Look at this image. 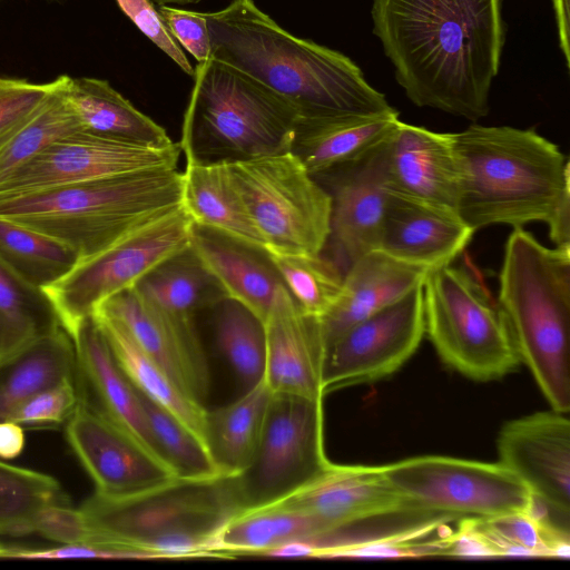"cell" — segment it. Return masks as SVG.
Returning <instances> with one entry per match:
<instances>
[{"mask_svg":"<svg viewBox=\"0 0 570 570\" xmlns=\"http://www.w3.org/2000/svg\"><path fill=\"white\" fill-rule=\"evenodd\" d=\"M212 58L272 89L299 116L368 115L393 110L345 55L284 30L253 0L204 13Z\"/></svg>","mask_w":570,"mask_h":570,"instance_id":"2","label":"cell"},{"mask_svg":"<svg viewBox=\"0 0 570 570\" xmlns=\"http://www.w3.org/2000/svg\"><path fill=\"white\" fill-rule=\"evenodd\" d=\"M276 503L312 514L324 523L326 532L383 518L420 513L411 509L387 482L383 465L332 463L321 475Z\"/></svg>","mask_w":570,"mask_h":570,"instance_id":"19","label":"cell"},{"mask_svg":"<svg viewBox=\"0 0 570 570\" xmlns=\"http://www.w3.org/2000/svg\"><path fill=\"white\" fill-rule=\"evenodd\" d=\"M271 399L263 380L230 404L206 409L205 443L219 474L236 476L249 465Z\"/></svg>","mask_w":570,"mask_h":570,"instance_id":"31","label":"cell"},{"mask_svg":"<svg viewBox=\"0 0 570 570\" xmlns=\"http://www.w3.org/2000/svg\"><path fill=\"white\" fill-rule=\"evenodd\" d=\"M65 94L85 132L158 147L174 142L163 127L135 108L106 80L67 76Z\"/></svg>","mask_w":570,"mask_h":570,"instance_id":"28","label":"cell"},{"mask_svg":"<svg viewBox=\"0 0 570 570\" xmlns=\"http://www.w3.org/2000/svg\"><path fill=\"white\" fill-rule=\"evenodd\" d=\"M264 326V380L271 392L324 397L322 364L325 341L320 317L306 313L285 285H281L275 292Z\"/></svg>","mask_w":570,"mask_h":570,"instance_id":"20","label":"cell"},{"mask_svg":"<svg viewBox=\"0 0 570 570\" xmlns=\"http://www.w3.org/2000/svg\"><path fill=\"white\" fill-rule=\"evenodd\" d=\"M399 112L298 116L289 151L313 176H321L370 154L385 141Z\"/></svg>","mask_w":570,"mask_h":570,"instance_id":"24","label":"cell"},{"mask_svg":"<svg viewBox=\"0 0 570 570\" xmlns=\"http://www.w3.org/2000/svg\"><path fill=\"white\" fill-rule=\"evenodd\" d=\"M85 383L81 374L52 385L21 404L10 420L22 426L52 428L67 423L73 413Z\"/></svg>","mask_w":570,"mask_h":570,"instance_id":"42","label":"cell"},{"mask_svg":"<svg viewBox=\"0 0 570 570\" xmlns=\"http://www.w3.org/2000/svg\"><path fill=\"white\" fill-rule=\"evenodd\" d=\"M497 305L521 363L551 410H570V246L542 245L522 227L510 234Z\"/></svg>","mask_w":570,"mask_h":570,"instance_id":"4","label":"cell"},{"mask_svg":"<svg viewBox=\"0 0 570 570\" xmlns=\"http://www.w3.org/2000/svg\"><path fill=\"white\" fill-rule=\"evenodd\" d=\"M92 541L140 553L144 559L218 557L223 527L244 511L235 476L175 479L145 493H99L79 508Z\"/></svg>","mask_w":570,"mask_h":570,"instance_id":"5","label":"cell"},{"mask_svg":"<svg viewBox=\"0 0 570 570\" xmlns=\"http://www.w3.org/2000/svg\"><path fill=\"white\" fill-rule=\"evenodd\" d=\"M183 173L160 168L0 202V218L47 235L80 259L181 206Z\"/></svg>","mask_w":570,"mask_h":570,"instance_id":"6","label":"cell"},{"mask_svg":"<svg viewBox=\"0 0 570 570\" xmlns=\"http://www.w3.org/2000/svg\"><path fill=\"white\" fill-rule=\"evenodd\" d=\"M56 79L32 83L0 77V137L30 115L55 89Z\"/></svg>","mask_w":570,"mask_h":570,"instance_id":"44","label":"cell"},{"mask_svg":"<svg viewBox=\"0 0 570 570\" xmlns=\"http://www.w3.org/2000/svg\"><path fill=\"white\" fill-rule=\"evenodd\" d=\"M385 141L361 159L317 176L326 178L330 185L325 188L332 199L328 240L347 266L379 246L392 194Z\"/></svg>","mask_w":570,"mask_h":570,"instance_id":"18","label":"cell"},{"mask_svg":"<svg viewBox=\"0 0 570 570\" xmlns=\"http://www.w3.org/2000/svg\"><path fill=\"white\" fill-rule=\"evenodd\" d=\"M116 2L121 11L156 47L166 53L184 72L194 77V68L150 0H116Z\"/></svg>","mask_w":570,"mask_h":570,"instance_id":"43","label":"cell"},{"mask_svg":"<svg viewBox=\"0 0 570 570\" xmlns=\"http://www.w3.org/2000/svg\"><path fill=\"white\" fill-rule=\"evenodd\" d=\"M326 527L312 514L273 503L244 510L220 530L218 550L222 558L261 556L287 541L325 533Z\"/></svg>","mask_w":570,"mask_h":570,"instance_id":"33","label":"cell"},{"mask_svg":"<svg viewBox=\"0 0 570 570\" xmlns=\"http://www.w3.org/2000/svg\"><path fill=\"white\" fill-rule=\"evenodd\" d=\"M190 247L232 298L265 321L284 285L268 253L208 227L193 224Z\"/></svg>","mask_w":570,"mask_h":570,"instance_id":"25","label":"cell"},{"mask_svg":"<svg viewBox=\"0 0 570 570\" xmlns=\"http://www.w3.org/2000/svg\"><path fill=\"white\" fill-rule=\"evenodd\" d=\"M181 204L194 224L265 249L226 163L187 161Z\"/></svg>","mask_w":570,"mask_h":570,"instance_id":"29","label":"cell"},{"mask_svg":"<svg viewBox=\"0 0 570 570\" xmlns=\"http://www.w3.org/2000/svg\"><path fill=\"white\" fill-rule=\"evenodd\" d=\"M385 148L392 191L456 212L460 171L451 134L399 120Z\"/></svg>","mask_w":570,"mask_h":570,"instance_id":"22","label":"cell"},{"mask_svg":"<svg viewBox=\"0 0 570 570\" xmlns=\"http://www.w3.org/2000/svg\"><path fill=\"white\" fill-rule=\"evenodd\" d=\"M79 261L67 245L28 227L0 218V262L28 285L42 289Z\"/></svg>","mask_w":570,"mask_h":570,"instance_id":"36","label":"cell"},{"mask_svg":"<svg viewBox=\"0 0 570 570\" xmlns=\"http://www.w3.org/2000/svg\"><path fill=\"white\" fill-rule=\"evenodd\" d=\"M159 4H189L197 3L202 0H155Z\"/></svg>","mask_w":570,"mask_h":570,"instance_id":"49","label":"cell"},{"mask_svg":"<svg viewBox=\"0 0 570 570\" xmlns=\"http://www.w3.org/2000/svg\"><path fill=\"white\" fill-rule=\"evenodd\" d=\"M474 233L458 212L392 191L377 249L432 271L450 265Z\"/></svg>","mask_w":570,"mask_h":570,"instance_id":"21","label":"cell"},{"mask_svg":"<svg viewBox=\"0 0 570 570\" xmlns=\"http://www.w3.org/2000/svg\"><path fill=\"white\" fill-rule=\"evenodd\" d=\"M72 341L79 372L87 389L99 400V407L164 461L149 430L137 390L117 364L91 315L81 323Z\"/></svg>","mask_w":570,"mask_h":570,"instance_id":"26","label":"cell"},{"mask_svg":"<svg viewBox=\"0 0 570 570\" xmlns=\"http://www.w3.org/2000/svg\"><path fill=\"white\" fill-rule=\"evenodd\" d=\"M137 393L159 453L177 479L203 480L222 475L205 442L191 429L139 390Z\"/></svg>","mask_w":570,"mask_h":570,"instance_id":"39","label":"cell"},{"mask_svg":"<svg viewBox=\"0 0 570 570\" xmlns=\"http://www.w3.org/2000/svg\"><path fill=\"white\" fill-rule=\"evenodd\" d=\"M285 287L308 314L324 316L337 301L344 274L322 254H268Z\"/></svg>","mask_w":570,"mask_h":570,"instance_id":"41","label":"cell"},{"mask_svg":"<svg viewBox=\"0 0 570 570\" xmlns=\"http://www.w3.org/2000/svg\"><path fill=\"white\" fill-rule=\"evenodd\" d=\"M331 464L324 451L323 397L272 393L255 454L235 476L244 510L285 499Z\"/></svg>","mask_w":570,"mask_h":570,"instance_id":"12","label":"cell"},{"mask_svg":"<svg viewBox=\"0 0 570 570\" xmlns=\"http://www.w3.org/2000/svg\"><path fill=\"white\" fill-rule=\"evenodd\" d=\"M226 164L268 254L322 253L331 195L291 151Z\"/></svg>","mask_w":570,"mask_h":570,"instance_id":"9","label":"cell"},{"mask_svg":"<svg viewBox=\"0 0 570 570\" xmlns=\"http://www.w3.org/2000/svg\"><path fill=\"white\" fill-rule=\"evenodd\" d=\"M179 145L187 161L233 163L289 151L297 109L256 79L210 58L194 69Z\"/></svg>","mask_w":570,"mask_h":570,"instance_id":"7","label":"cell"},{"mask_svg":"<svg viewBox=\"0 0 570 570\" xmlns=\"http://www.w3.org/2000/svg\"><path fill=\"white\" fill-rule=\"evenodd\" d=\"M387 482L416 512L484 519L529 510V489L500 462L421 455L383 465Z\"/></svg>","mask_w":570,"mask_h":570,"instance_id":"11","label":"cell"},{"mask_svg":"<svg viewBox=\"0 0 570 570\" xmlns=\"http://www.w3.org/2000/svg\"><path fill=\"white\" fill-rule=\"evenodd\" d=\"M58 324L43 292L18 278L0 262V337L8 354Z\"/></svg>","mask_w":570,"mask_h":570,"instance_id":"40","label":"cell"},{"mask_svg":"<svg viewBox=\"0 0 570 570\" xmlns=\"http://www.w3.org/2000/svg\"><path fill=\"white\" fill-rule=\"evenodd\" d=\"M429 269L374 249L353 261L342 292L322 316L325 350L345 331L422 286Z\"/></svg>","mask_w":570,"mask_h":570,"instance_id":"23","label":"cell"},{"mask_svg":"<svg viewBox=\"0 0 570 570\" xmlns=\"http://www.w3.org/2000/svg\"><path fill=\"white\" fill-rule=\"evenodd\" d=\"M461 520L460 525L481 544L487 557H569V527L547 510Z\"/></svg>","mask_w":570,"mask_h":570,"instance_id":"32","label":"cell"},{"mask_svg":"<svg viewBox=\"0 0 570 570\" xmlns=\"http://www.w3.org/2000/svg\"><path fill=\"white\" fill-rule=\"evenodd\" d=\"M79 376L73 341L58 324L0 361V421L39 392Z\"/></svg>","mask_w":570,"mask_h":570,"instance_id":"27","label":"cell"},{"mask_svg":"<svg viewBox=\"0 0 570 570\" xmlns=\"http://www.w3.org/2000/svg\"><path fill=\"white\" fill-rule=\"evenodd\" d=\"M62 503L70 500L55 478L0 460V534L33 533L41 512Z\"/></svg>","mask_w":570,"mask_h":570,"instance_id":"38","label":"cell"},{"mask_svg":"<svg viewBox=\"0 0 570 570\" xmlns=\"http://www.w3.org/2000/svg\"><path fill=\"white\" fill-rule=\"evenodd\" d=\"M499 462L553 511L570 515V421L557 411L508 421L497 441Z\"/></svg>","mask_w":570,"mask_h":570,"instance_id":"17","label":"cell"},{"mask_svg":"<svg viewBox=\"0 0 570 570\" xmlns=\"http://www.w3.org/2000/svg\"><path fill=\"white\" fill-rule=\"evenodd\" d=\"M193 224L183 205L176 207L78 261L66 275L42 288L71 338L100 303L134 287L164 259L187 248Z\"/></svg>","mask_w":570,"mask_h":570,"instance_id":"10","label":"cell"},{"mask_svg":"<svg viewBox=\"0 0 570 570\" xmlns=\"http://www.w3.org/2000/svg\"><path fill=\"white\" fill-rule=\"evenodd\" d=\"M134 287L164 309L191 318L226 298L190 245L164 259Z\"/></svg>","mask_w":570,"mask_h":570,"instance_id":"34","label":"cell"},{"mask_svg":"<svg viewBox=\"0 0 570 570\" xmlns=\"http://www.w3.org/2000/svg\"><path fill=\"white\" fill-rule=\"evenodd\" d=\"M373 32L417 107L489 114L504 45L501 0H373Z\"/></svg>","mask_w":570,"mask_h":570,"instance_id":"1","label":"cell"},{"mask_svg":"<svg viewBox=\"0 0 570 570\" xmlns=\"http://www.w3.org/2000/svg\"><path fill=\"white\" fill-rule=\"evenodd\" d=\"M65 433L99 494L126 498L177 479L164 461L90 402L86 385Z\"/></svg>","mask_w":570,"mask_h":570,"instance_id":"15","label":"cell"},{"mask_svg":"<svg viewBox=\"0 0 570 570\" xmlns=\"http://www.w3.org/2000/svg\"><path fill=\"white\" fill-rule=\"evenodd\" d=\"M424 335L419 286L350 327L325 350L323 394L390 376L415 353Z\"/></svg>","mask_w":570,"mask_h":570,"instance_id":"14","label":"cell"},{"mask_svg":"<svg viewBox=\"0 0 570 570\" xmlns=\"http://www.w3.org/2000/svg\"><path fill=\"white\" fill-rule=\"evenodd\" d=\"M24 445L26 435L22 425L12 420L0 421V459L18 458Z\"/></svg>","mask_w":570,"mask_h":570,"instance_id":"47","label":"cell"},{"mask_svg":"<svg viewBox=\"0 0 570 570\" xmlns=\"http://www.w3.org/2000/svg\"><path fill=\"white\" fill-rule=\"evenodd\" d=\"M91 317L104 334L117 364L132 385L176 415L205 442L206 407L188 397L173 382L139 347L118 318L99 308L94 309Z\"/></svg>","mask_w":570,"mask_h":570,"instance_id":"30","label":"cell"},{"mask_svg":"<svg viewBox=\"0 0 570 570\" xmlns=\"http://www.w3.org/2000/svg\"><path fill=\"white\" fill-rule=\"evenodd\" d=\"M66 78L58 77L51 94L0 137V181L55 140L81 130L65 94Z\"/></svg>","mask_w":570,"mask_h":570,"instance_id":"35","label":"cell"},{"mask_svg":"<svg viewBox=\"0 0 570 570\" xmlns=\"http://www.w3.org/2000/svg\"><path fill=\"white\" fill-rule=\"evenodd\" d=\"M33 533L59 544L92 541L91 530L80 509L72 508L70 503L45 509L36 522Z\"/></svg>","mask_w":570,"mask_h":570,"instance_id":"46","label":"cell"},{"mask_svg":"<svg viewBox=\"0 0 570 570\" xmlns=\"http://www.w3.org/2000/svg\"><path fill=\"white\" fill-rule=\"evenodd\" d=\"M158 11L174 39L196 59L197 63L212 58L210 37L204 13L177 9L169 4H160Z\"/></svg>","mask_w":570,"mask_h":570,"instance_id":"45","label":"cell"},{"mask_svg":"<svg viewBox=\"0 0 570 570\" xmlns=\"http://www.w3.org/2000/svg\"><path fill=\"white\" fill-rule=\"evenodd\" d=\"M8 356H9V354H8L6 347H4L3 343H2V340L0 337V361H2L3 358H6Z\"/></svg>","mask_w":570,"mask_h":570,"instance_id":"50","label":"cell"},{"mask_svg":"<svg viewBox=\"0 0 570 570\" xmlns=\"http://www.w3.org/2000/svg\"><path fill=\"white\" fill-rule=\"evenodd\" d=\"M96 308L118 318L173 382L204 405L210 376L194 318L164 309L135 287L112 295Z\"/></svg>","mask_w":570,"mask_h":570,"instance_id":"16","label":"cell"},{"mask_svg":"<svg viewBox=\"0 0 570 570\" xmlns=\"http://www.w3.org/2000/svg\"><path fill=\"white\" fill-rule=\"evenodd\" d=\"M556 11L559 42L566 63L569 67V0H552Z\"/></svg>","mask_w":570,"mask_h":570,"instance_id":"48","label":"cell"},{"mask_svg":"<svg viewBox=\"0 0 570 570\" xmlns=\"http://www.w3.org/2000/svg\"><path fill=\"white\" fill-rule=\"evenodd\" d=\"M451 139L460 171L456 212L474 232L548 224L570 195L569 161L533 129L471 125Z\"/></svg>","mask_w":570,"mask_h":570,"instance_id":"3","label":"cell"},{"mask_svg":"<svg viewBox=\"0 0 570 570\" xmlns=\"http://www.w3.org/2000/svg\"><path fill=\"white\" fill-rule=\"evenodd\" d=\"M215 307L214 332L224 354L246 392L265 376L266 336L264 322L240 303L224 298Z\"/></svg>","mask_w":570,"mask_h":570,"instance_id":"37","label":"cell"},{"mask_svg":"<svg viewBox=\"0 0 570 570\" xmlns=\"http://www.w3.org/2000/svg\"><path fill=\"white\" fill-rule=\"evenodd\" d=\"M179 142L158 147L96 136H63L0 181V202L127 174L177 168Z\"/></svg>","mask_w":570,"mask_h":570,"instance_id":"13","label":"cell"},{"mask_svg":"<svg viewBox=\"0 0 570 570\" xmlns=\"http://www.w3.org/2000/svg\"><path fill=\"white\" fill-rule=\"evenodd\" d=\"M425 334L452 370L479 382L499 380L521 364L499 311L469 269H432L422 284Z\"/></svg>","mask_w":570,"mask_h":570,"instance_id":"8","label":"cell"}]
</instances>
